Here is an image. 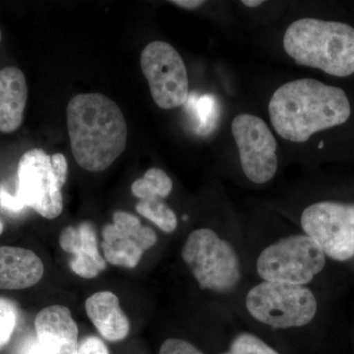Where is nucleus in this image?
<instances>
[{
  "instance_id": "obj_9",
  "label": "nucleus",
  "mask_w": 354,
  "mask_h": 354,
  "mask_svg": "<svg viewBox=\"0 0 354 354\" xmlns=\"http://www.w3.org/2000/svg\"><path fill=\"white\" fill-rule=\"evenodd\" d=\"M300 221L325 255L337 261L354 257V204L315 203L304 209Z\"/></svg>"
},
{
  "instance_id": "obj_10",
  "label": "nucleus",
  "mask_w": 354,
  "mask_h": 354,
  "mask_svg": "<svg viewBox=\"0 0 354 354\" xmlns=\"http://www.w3.org/2000/svg\"><path fill=\"white\" fill-rule=\"evenodd\" d=\"M232 133L247 178L255 184L272 180L278 169V143L266 121L255 114H239Z\"/></svg>"
},
{
  "instance_id": "obj_20",
  "label": "nucleus",
  "mask_w": 354,
  "mask_h": 354,
  "mask_svg": "<svg viewBox=\"0 0 354 354\" xmlns=\"http://www.w3.org/2000/svg\"><path fill=\"white\" fill-rule=\"evenodd\" d=\"M18 316L19 312L15 302L0 297V349L10 341L17 326Z\"/></svg>"
},
{
  "instance_id": "obj_27",
  "label": "nucleus",
  "mask_w": 354,
  "mask_h": 354,
  "mask_svg": "<svg viewBox=\"0 0 354 354\" xmlns=\"http://www.w3.org/2000/svg\"><path fill=\"white\" fill-rule=\"evenodd\" d=\"M2 38V34H1V30H0V41H1Z\"/></svg>"
},
{
  "instance_id": "obj_19",
  "label": "nucleus",
  "mask_w": 354,
  "mask_h": 354,
  "mask_svg": "<svg viewBox=\"0 0 354 354\" xmlns=\"http://www.w3.org/2000/svg\"><path fill=\"white\" fill-rule=\"evenodd\" d=\"M223 354H279L255 335L243 333L234 337L230 349Z\"/></svg>"
},
{
  "instance_id": "obj_12",
  "label": "nucleus",
  "mask_w": 354,
  "mask_h": 354,
  "mask_svg": "<svg viewBox=\"0 0 354 354\" xmlns=\"http://www.w3.org/2000/svg\"><path fill=\"white\" fill-rule=\"evenodd\" d=\"M36 337L46 354H74L78 348V326L71 311L62 305H51L37 314Z\"/></svg>"
},
{
  "instance_id": "obj_21",
  "label": "nucleus",
  "mask_w": 354,
  "mask_h": 354,
  "mask_svg": "<svg viewBox=\"0 0 354 354\" xmlns=\"http://www.w3.org/2000/svg\"><path fill=\"white\" fill-rule=\"evenodd\" d=\"M160 354H204L190 342L179 339H169L162 344Z\"/></svg>"
},
{
  "instance_id": "obj_14",
  "label": "nucleus",
  "mask_w": 354,
  "mask_h": 354,
  "mask_svg": "<svg viewBox=\"0 0 354 354\" xmlns=\"http://www.w3.org/2000/svg\"><path fill=\"white\" fill-rule=\"evenodd\" d=\"M43 261L29 249L0 247V290H24L43 278Z\"/></svg>"
},
{
  "instance_id": "obj_5",
  "label": "nucleus",
  "mask_w": 354,
  "mask_h": 354,
  "mask_svg": "<svg viewBox=\"0 0 354 354\" xmlns=\"http://www.w3.org/2000/svg\"><path fill=\"white\" fill-rule=\"evenodd\" d=\"M183 258L202 290L227 293L241 281V263L236 252L209 228L191 232L183 246Z\"/></svg>"
},
{
  "instance_id": "obj_15",
  "label": "nucleus",
  "mask_w": 354,
  "mask_h": 354,
  "mask_svg": "<svg viewBox=\"0 0 354 354\" xmlns=\"http://www.w3.org/2000/svg\"><path fill=\"white\" fill-rule=\"evenodd\" d=\"M86 313L104 339L120 342L127 339L130 322L121 309L120 299L111 291H100L86 300Z\"/></svg>"
},
{
  "instance_id": "obj_22",
  "label": "nucleus",
  "mask_w": 354,
  "mask_h": 354,
  "mask_svg": "<svg viewBox=\"0 0 354 354\" xmlns=\"http://www.w3.org/2000/svg\"><path fill=\"white\" fill-rule=\"evenodd\" d=\"M74 354H109V351L108 346L100 337L91 335L78 344Z\"/></svg>"
},
{
  "instance_id": "obj_17",
  "label": "nucleus",
  "mask_w": 354,
  "mask_h": 354,
  "mask_svg": "<svg viewBox=\"0 0 354 354\" xmlns=\"http://www.w3.org/2000/svg\"><path fill=\"white\" fill-rule=\"evenodd\" d=\"M174 187L171 177L158 167L146 171L145 176L133 183L131 190L140 200L162 199L169 196Z\"/></svg>"
},
{
  "instance_id": "obj_4",
  "label": "nucleus",
  "mask_w": 354,
  "mask_h": 354,
  "mask_svg": "<svg viewBox=\"0 0 354 354\" xmlns=\"http://www.w3.org/2000/svg\"><path fill=\"white\" fill-rule=\"evenodd\" d=\"M18 188L12 195L0 188V207L17 214L26 208L53 220L64 211L62 189L68 176V165L62 153H48L39 148L23 153L18 164Z\"/></svg>"
},
{
  "instance_id": "obj_3",
  "label": "nucleus",
  "mask_w": 354,
  "mask_h": 354,
  "mask_svg": "<svg viewBox=\"0 0 354 354\" xmlns=\"http://www.w3.org/2000/svg\"><path fill=\"white\" fill-rule=\"evenodd\" d=\"M283 46L300 66L335 77L354 73V28L346 23L300 18L286 30Z\"/></svg>"
},
{
  "instance_id": "obj_2",
  "label": "nucleus",
  "mask_w": 354,
  "mask_h": 354,
  "mask_svg": "<svg viewBox=\"0 0 354 354\" xmlns=\"http://www.w3.org/2000/svg\"><path fill=\"white\" fill-rule=\"evenodd\" d=\"M72 153L85 171L109 169L124 152L127 123L120 106L100 93L79 94L67 106Z\"/></svg>"
},
{
  "instance_id": "obj_11",
  "label": "nucleus",
  "mask_w": 354,
  "mask_h": 354,
  "mask_svg": "<svg viewBox=\"0 0 354 354\" xmlns=\"http://www.w3.org/2000/svg\"><path fill=\"white\" fill-rule=\"evenodd\" d=\"M102 235L106 263L127 269L136 267L143 254L158 241L153 228L143 227L136 216L123 211L114 213L113 223L102 228Z\"/></svg>"
},
{
  "instance_id": "obj_18",
  "label": "nucleus",
  "mask_w": 354,
  "mask_h": 354,
  "mask_svg": "<svg viewBox=\"0 0 354 354\" xmlns=\"http://www.w3.org/2000/svg\"><path fill=\"white\" fill-rule=\"evenodd\" d=\"M136 211L167 234L176 230L178 223L176 213L162 199L140 200Z\"/></svg>"
},
{
  "instance_id": "obj_24",
  "label": "nucleus",
  "mask_w": 354,
  "mask_h": 354,
  "mask_svg": "<svg viewBox=\"0 0 354 354\" xmlns=\"http://www.w3.org/2000/svg\"><path fill=\"white\" fill-rule=\"evenodd\" d=\"M174 6L181 7L184 9H196L204 6L206 2L203 0H172L171 1Z\"/></svg>"
},
{
  "instance_id": "obj_6",
  "label": "nucleus",
  "mask_w": 354,
  "mask_h": 354,
  "mask_svg": "<svg viewBox=\"0 0 354 354\" xmlns=\"http://www.w3.org/2000/svg\"><path fill=\"white\" fill-rule=\"evenodd\" d=\"M246 307L259 322L288 329L302 327L313 320L317 300L314 293L304 286L264 281L249 291Z\"/></svg>"
},
{
  "instance_id": "obj_25",
  "label": "nucleus",
  "mask_w": 354,
  "mask_h": 354,
  "mask_svg": "<svg viewBox=\"0 0 354 354\" xmlns=\"http://www.w3.org/2000/svg\"><path fill=\"white\" fill-rule=\"evenodd\" d=\"M264 2L263 0H243L241 3L244 6L249 7V8H257V7L262 6Z\"/></svg>"
},
{
  "instance_id": "obj_13",
  "label": "nucleus",
  "mask_w": 354,
  "mask_h": 354,
  "mask_svg": "<svg viewBox=\"0 0 354 354\" xmlns=\"http://www.w3.org/2000/svg\"><path fill=\"white\" fill-rule=\"evenodd\" d=\"M59 245L73 256L70 268L81 278L94 279L108 266L100 253L95 228L88 221H83L76 227H65L59 235Z\"/></svg>"
},
{
  "instance_id": "obj_23",
  "label": "nucleus",
  "mask_w": 354,
  "mask_h": 354,
  "mask_svg": "<svg viewBox=\"0 0 354 354\" xmlns=\"http://www.w3.org/2000/svg\"><path fill=\"white\" fill-rule=\"evenodd\" d=\"M18 354H46L39 346L37 337H29L20 346Z\"/></svg>"
},
{
  "instance_id": "obj_8",
  "label": "nucleus",
  "mask_w": 354,
  "mask_h": 354,
  "mask_svg": "<svg viewBox=\"0 0 354 354\" xmlns=\"http://www.w3.org/2000/svg\"><path fill=\"white\" fill-rule=\"evenodd\" d=\"M142 72L148 81L155 104L162 109L183 106L189 97L187 68L178 51L171 44L153 41L140 57Z\"/></svg>"
},
{
  "instance_id": "obj_16",
  "label": "nucleus",
  "mask_w": 354,
  "mask_h": 354,
  "mask_svg": "<svg viewBox=\"0 0 354 354\" xmlns=\"http://www.w3.org/2000/svg\"><path fill=\"white\" fill-rule=\"evenodd\" d=\"M27 100L24 73L14 66L0 70V132H14L21 127Z\"/></svg>"
},
{
  "instance_id": "obj_7",
  "label": "nucleus",
  "mask_w": 354,
  "mask_h": 354,
  "mask_svg": "<svg viewBox=\"0 0 354 354\" xmlns=\"http://www.w3.org/2000/svg\"><path fill=\"white\" fill-rule=\"evenodd\" d=\"M326 255L306 234L281 239L262 251L257 272L265 281L304 286L322 271Z\"/></svg>"
},
{
  "instance_id": "obj_1",
  "label": "nucleus",
  "mask_w": 354,
  "mask_h": 354,
  "mask_svg": "<svg viewBox=\"0 0 354 354\" xmlns=\"http://www.w3.org/2000/svg\"><path fill=\"white\" fill-rule=\"evenodd\" d=\"M268 111L279 137L304 143L316 133L344 124L351 106L342 88L302 78L279 86L272 93Z\"/></svg>"
},
{
  "instance_id": "obj_26",
  "label": "nucleus",
  "mask_w": 354,
  "mask_h": 354,
  "mask_svg": "<svg viewBox=\"0 0 354 354\" xmlns=\"http://www.w3.org/2000/svg\"><path fill=\"white\" fill-rule=\"evenodd\" d=\"M4 227L3 223H1V221H0V235L2 234V232H3Z\"/></svg>"
}]
</instances>
